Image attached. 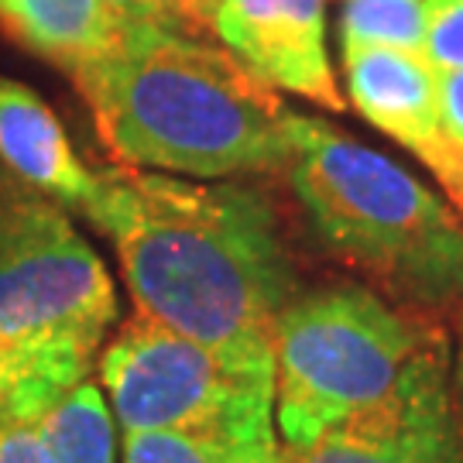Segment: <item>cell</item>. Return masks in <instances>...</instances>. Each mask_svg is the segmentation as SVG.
I'll list each match as a JSON object with an SVG mask.
<instances>
[{"label":"cell","instance_id":"cell-19","mask_svg":"<svg viewBox=\"0 0 463 463\" xmlns=\"http://www.w3.org/2000/svg\"><path fill=\"white\" fill-rule=\"evenodd\" d=\"M0 426H32V415L24 409V398L11 371L0 361Z\"/></svg>","mask_w":463,"mask_h":463},{"label":"cell","instance_id":"cell-7","mask_svg":"<svg viewBox=\"0 0 463 463\" xmlns=\"http://www.w3.org/2000/svg\"><path fill=\"white\" fill-rule=\"evenodd\" d=\"M447 367V344L432 336L384 402L313 443H285L281 463H463V422Z\"/></svg>","mask_w":463,"mask_h":463},{"label":"cell","instance_id":"cell-6","mask_svg":"<svg viewBox=\"0 0 463 463\" xmlns=\"http://www.w3.org/2000/svg\"><path fill=\"white\" fill-rule=\"evenodd\" d=\"M99 378L124 432L275 436V364L216 354L148 316L110 340Z\"/></svg>","mask_w":463,"mask_h":463},{"label":"cell","instance_id":"cell-4","mask_svg":"<svg viewBox=\"0 0 463 463\" xmlns=\"http://www.w3.org/2000/svg\"><path fill=\"white\" fill-rule=\"evenodd\" d=\"M114 319L97 250L55 199L0 165V361L32 422L90 378Z\"/></svg>","mask_w":463,"mask_h":463},{"label":"cell","instance_id":"cell-17","mask_svg":"<svg viewBox=\"0 0 463 463\" xmlns=\"http://www.w3.org/2000/svg\"><path fill=\"white\" fill-rule=\"evenodd\" d=\"M0 463H52L42 432L32 426H0Z\"/></svg>","mask_w":463,"mask_h":463},{"label":"cell","instance_id":"cell-1","mask_svg":"<svg viewBox=\"0 0 463 463\" xmlns=\"http://www.w3.org/2000/svg\"><path fill=\"white\" fill-rule=\"evenodd\" d=\"M97 175L86 220L114 241L137 316L216 354L275 364L296 275L271 203L244 183L131 165Z\"/></svg>","mask_w":463,"mask_h":463},{"label":"cell","instance_id":"cell-10","mask_svg":"<svg viewBox=\"0 0 463 463\" xmlns=\"http://www.w3.org/2000/svg\"><path fill=\"white\" fill-rule=\"evenodd\" d=\"M0 165L62 210L86 216L97 196L99 175L80 162L59 117L14 80H0Z\"/></svg>","mask_w":463,"mask_h":463},{"label":"cell","instance_id":"cell-11","mask_svg":"<svg viewBox=\"0 0 463 463\" xmlns=\"http://www.w3.org/2000/svg\"><path fill=\"white\" fill-rule=\"evenodd\" d=\"M0 28L69 76L120 42V24L103 0H0Z\"/></svg>","mask_w":463,"mask_h":463},{"label":"cell","instance_id":"cell-14","mask_svg":"<svg viewBox=\"0 0 463 463\" xmlns=\"http://www.w3.org/2000/svg\"><path fill=\"white\" fill-rule=\"evenodd\" d=\"M430 24V0H344L340 52L395 49L422 55Z\"/></svg>","mask_w":463,"mask_h":463},{"label":"cell","instance_id":"cell-16","mask_svg":"<svg viewBox=\"0 0 463 463\" xmlns=\"http://www.w3.org/2000/svg\"><path fill=\"white\" fill-rule=\"evenodd\" d=\"M120 28H158V32H185L183 17L172 0H103ZM189 34V32H185Z\"/></svg>","mask_w":463,"mask_h":463},{"label":"cell","instance_id":"cell-12","mask_svg":"<svg viewBox=\"0 0 463 463\" xmlns=\"http://www.w3.org/2000/svg\"><path fill=\"white\" fill-rule=\"evenodd\" d=\"M34 430L42 432L52 463H114V422L97 384L80 381L38 415Z\"/></svg>","mask_w":463,"mask_h":463},{"label":"cell","instance_id":"cell-5","mask_svg":"<svg viewBox=\"0 0 463 463\" xmlns=\"http://www.w3.org/2000/svg\"><path fill=\"white\" fill-rule=\"evenodd\" d=\"M432 336L357 285L292 298L275 333V409L285 443H313L384 402Z\"/></svg>","mask_w":463,"mask_h":463},{"label":"cell","instance_id":"cell-21","mask_svg":"<svg viewBox=\"0 0 463 463\" xmlns=\"http://www.w3.org/2000/svg\"><path fill=\"white\" fill-rule=\"evenodd\" d=\"M453 402H457V415L463 422V333H460V350H457V364H453Z\"/></svg>","mask_w":463,"mask_h":463},{"label":"cell","instance_id":"cell-20","mask_svg":"<svg viewBox=\"0 0 463 463\" xmlns=\"http://www.w3.org/2000/svg\"><path fill=\"white\" fill-rule=\"evenodd\" d=\"M172 4H175V11L183 17V28L189 34L206 38V34L213 32V17L220 0H172Z\"/></svg>","mask_w":463,"mask_h":463},{"label":"cell","instance_id":"cell-9","mask_svg":"<svg viewBox=\"0 0 463 463\" xmlns=\"http://www.w3.org/2000/svg\"><path fill=\"white\" fill-rule=\"evenodd\" d=\"M323 14L326 0H220L213 34L268 86L344 110Z\"/></svg>","mask_w":463,"mask_h":463},{"label":"cell","instance_id":"cell-2","mask_svg":"<svg viewBox=\"0 0 463 463\" xmlns=\"http://www.w3.org/2000/svg\"><path fill=\"white\" fill-rule=\"evenodd\" d=\"M72 83L103 145L131 168L220 179L285 168L292 158L288 110L275 86L199 34L120 28V42L72 72Z\"/></svg>","mask_w":463,"mask_h":463},{"label":"cell","instance_id":"cell-3","mask_svg":"<svg viewBox=\"0 0 463 463\" xmlns=\"http://www.w3.org/2000/svg\"><path fill=\"white\" fill-rule=\"evenodd\" d=\"M288 179L316 241L392 296L443 309L463 296V223L412 172L288 110Z\"/></svg>","mask_w":463,"mask_h":463},{"label":"cell","instance_id":"cell-13","mask_svg":"<svg viewBox=\"0 0 463 463\" xmlns=\"http://www.w3.org/2000/svg\"><path fill=\"white\" fill-rule=\"evenodd\" d=\"M124 463H281L275 436L124 432Z\"/></svg>","mask_w":463,"mask_h":463},{"label":"cell","instance_id":"cell-8","mask_svg":"<svg viewBox=\"0 0 463 463\" xmlns=\"http://www.w3.org/2000/svg\"><path fill=\"white\" fill-rule=\"evenodd\" d=\"M344 72L361 117L422 158L463 216V145L439 114L436 69L409 52L344 49Z\"/></svg>","mask_w":463,"mask_h":463},{"label":"cell","instance_id":"cell-18","mask_svg":"<svg viewBox=\"0 0 463 463\" xmlns=\"http://www.w3.org/2000/svg\"><path fill=\"white\" fill-rule=\"evenodd\" d=\"M436 93H439V114L447 131L463 145V69L436 72Z\"/></svg>","mask_w":463,"mask_h":463},{"label":"cell","instance_id":"cell-15","mask_svg":"<svg viewBox=\"0 0 463 463\" xmlns=\"http://www.w3.org/2000/svg\"><path fill=\"white\" fill-rule=\"evenodd\" d=\"M422 59L436 72L463 69V0H430Z\"/></svg>","mask_w":463,"mask_h":463}]
</instances>
